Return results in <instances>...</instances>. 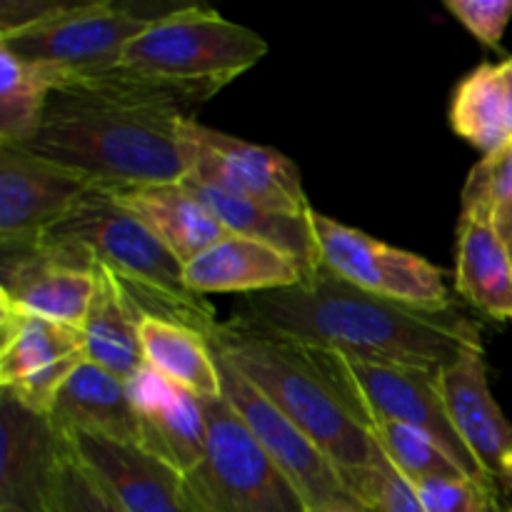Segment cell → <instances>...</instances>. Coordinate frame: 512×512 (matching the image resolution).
Returning a JSON list of instances; mask_svg holds the SVG:
<instances>
[{
  "label": "cell",
  "mask_w": 512,
  "mask_h": 512,
  "mask_svg": "<svg viewBox=\"0 0 512 512\" xmlns=\"http://www.w3.org/2000/svg\"><path fill=\"white\" fill-rule=\"evenodd\" d=\"M503 238H505V243H508V250H510V258H512V228L508 230V233H505V235H503Z\"/></svg>",
  "instance_id": "obj_37"
},
{
  "label": "cell",
  "mask_w": 512,
  "mask_h": 512,
  "mask_svg": "<svg viewBox=\"0 0 512 512\" xmlns=\"http://www.w3.org/2000/svg\"><path fill=\"white\" fill-rule=\"evenodd\" d=\"M95 293L83 323L88 363L130 380L145 365L140 348V320L145 318L130 300L120 280L105 265H93Z\"/></svg>",
  "instance_id": "obj_21"
},
{
  "label": "cell",
  "mask_w": 512,
  "mask_h": 512,
  "mask_svg": "<svg viewBox=\"0 0 512 512\" xmlns=\"http://www.w3.org/2000/svg\"><path fill=\"white\" fill-rule=\"evenodd\" d=\"M210 348L278 405L333 460L345 483L373 468L380 448L363 413L308 350L233 323H225Z\"/></svg>",
  "instance_id": "obj_3"
},
{
  "label": "cell",
  "mask_w": 512,
  "mask_h": 512,
  "mask_svg": "<svg viewBox=\"0 0 512 512\" xmlns=\"http://www.w3.org/2000/svg\"><path fill=\"white\" fill-rule=\"evenodd\" d=\"M450 125L460 138L485 155L510 143L508 100L498 65H478L460 80L450 103Z\"/></svg>",
  "instance_id": "obj_26"
},
{
  "label": "cell",
  "mask_w": 512,
  "mask_h": 512,
  "mask_svg": "<svg viewBox=\"0 0 512 512\" xmlns=\"http://www.w3.org/2000/svg\"><path fill=\"white\" fill-rule=\"evenodd\" d=\"M48 418L55 428H80L123 443H138V418L128 380L88 360L65 380Z\"/></svg>",
  "instance_id": "obj_22"
},
{
  "label": "cell",
  "mask_w": 512,
  "mask_h": 512,
  "mask_svg": "<svg viewBox=\"0 0 512 512\" xmlns=\"http://www.w3.org/2000/svg\"><path fill=\"white\" fill-rule=\"evenodd\" d=\"M463 213L488 218L505 235L512 228V140L485 155L465 180Z\"/></svg>",
  "instance_id": "obj_29"
},
{
  "label": "cell",
  "mask_w": 512,
  "mask_h": 512,
  "mask_svg": "<svg viewBox=\"0 0 512 512\" xmlns=\"http://www.w3.org/2000/svg\"><path fill=\"white\" fill-rule=\"evenodd\" d=\"M500 68V78H503V88H505V100H508V115H510V128H512V58L503 60L498 65Z\"/></svg>",
  "instance_id": "obj_36"
},
{
  "label": "cell",
  "mask_w": 512,
  "mask_h": 512,
  "mask_svg": "<svg viewBox=\"0 0 512 512\" xmlns=\"http://www.w3.org/2000/svg\"><path fill=\"white\" fill-rule=\"evenodd\" d=\"M183 153L188 175L208 188L290 215L313 213L293 160L268 145L185 120Z\"/></svg>",
  "instance_id": "obj_9"
},
{
  "label": "cell",
  "mask_w": 512,
  "mask_h": 512,
  "mask_svg": "<svg viewBox=\"0 0 512 512\" xmlns=\"http://www.w3.org/2000/svg\"><path fill=\"white\" fill-rule=\"evenodd\" d=\"M208 90L125 68L68 75L50 93L23 150L83 175L98 188L180 183L188 175L183 125Z\"/></svg>",
  "instance_id": "obj_1"
},
{
  "label": "cell",
  "mask_w": 512,
  "mask_h": 512,
  "mask_svg": "<svg viewBox=\"0 0 512 512\" xmlns=\"http://www.w3.org/2000/svg\"><path fill=\"white\" fill-rule=\"evenodd\" d=\"M183 280L195 295L268 293L303 283L305 273L290 255L258 240L230 238L200 253L183 268Z\"/></svg>",
  "instance_id": "obj_19"
},
{
  "label": "cell",
  "mask_w": 512,
  "mask_h": 512,
  "mask_svg": "<svg viewBox=\"0 0 512 512\" xmlns=\"http://www.w3.org/2000/svg\"><path fill=\"white\" fill-rule=\"evenodd\" d=\"M203 400L208 420L205 455L183 475L195 512H308L288 475L260 448L228 400Z\"/></svg>",
  "instance_id": "obj_6"
},
{
  "label": "cell",
  "mask_w": 512,
  "mask_h": 512,
  "mask_svg": "<svg viewBox=\"0 0 512 512\" xmlns=\"http://www.w3.org/2000/svg\"><path fill=\"white\" fill-rule=\"evenodd\" d=\"M228 323L308 350L435 373L470 350H483L480 330L453 308L423 310L395 303L325 268L293 288L243 295Z\"/></svg>",
  "instance_id": "obj_2"
},
{
  "label": "cell",
  "mask_w": 512,
  "mask_h": 512,
  "mask_svg": "<svg viewBox=\"0 0 512 512\" xmlns=\"http://www.w3.org/2000/svg\"><path fill=\"white\" fill-rule=\"evenodd\" d=\"M345 488L350 498L358 500L370 512H428L410 480L393 468L383 450L378 453L373 468L350 478Z\"/></svg>",
  "instance_id": "obj_31"
},
{
  "label": "cell",
  "mask_w": 512,
  "mask_h": 512,
  "mask_svg": "<svg viewBox=\"0 0 512 512\" xmlns=\"http://www.w3.org/2000/svg\"><path fill=\"white\" fill-rule=\"evenodd\" d=\"M218 358V355H215ZM223 398L238 413L260 448L275 460L280 470L298 488L308 508L350 498L345 480L333 460L278 408L270 403L255 385H250L238 370L218 358Z\"/></svg>",
  "instance_id": "obj_13"
},
{
  "label": "cell",
  "mask_w": 512,
  "mask_h": 512,
  "mask_svg": "<svg viewBox=\"0 0 512 512\" xmlns=\"http://www.w3.org/2000/svg\"><path fill=\"white\" fill-rule=\"evenodd\" d=\"M455 288L490 318L512 320V258L488 218L460 213Z\"/></svg>",
  "instance_id": "obj_23"
},
{
  "label": "cell",
  "mask_w": 512,
  "mask_h": 512,
  "mask_svg": "<svg viewBox=\"0 0 512 512\" xmlns=\"http://www.w3.org/2000/svg\"><path fill=\"white\" fill-rule=\"evenodd\" d=\"M0 512H48L58 433L48 415L0 390Z\"/></svg>",
  "instance_id": "obj_18"
},
{
  "label": "cell",
  "mask_w": 512,
  "mask_h": 512,
  "mask_svg": "<svg viewBox=\"0 0 512 512\" xmlns=\"http://www.w3.org/2000/svg\"><path fill=\"white\" fill-rule=\"evenodd\" d=\"M495 485L498 483H478L470 478H430L413 488L428 512H483Z\"/></svg>",
  "instance_id": "obj_32"
},
{
  "label": "cell",
  "mask_w": 512,
  "mask_h": 512,
  "mask_svg": "<svg viewBox=\"0 0 512 512\" xmlns=\"http://www.w3.org/2000/svg\"><path fill=\"white\" fill-rule=\"evenodd\" d=\"M445 8L488 48H500L512 20V0H445Z\"/></svg>",
  "instance_id": "obj_33"
},
{
  "label": "cell",
  "mask_w": 512,
  "mask_h": 512,
  "mask_svg": "<svg viewBox=\"0 0 512 512\" xmlns=\"http://www.w3.org/2000/svg\"><path fill=\"white\" fill-rule=\"evenodd\" d=\"M510 498H512V495H510Z\"/></svg>",
  "instance_id": "obj_38"
},
{
  "label": "cell",
  "mask_w": 512,
  "mask_h": 512,
  "mask_svg": "<svg viewBox=\"0 0 512 512\" xmlns=\"http://www.w3.org/2000/svg\"><path fill=\"white\" fill-rule=\"evenodd\" d=\"M310 223L318 243L320 268L335 278L413 308H453L443 270L435 268L430 260L375 240L373 235L343 225L318 210H313Z\"/></svg>",
  "instance_id": "obj_10"
},
{
  "label": "cell",
  "mask_w": 512,
  "mask_h": 512,
  "mask_svg": "<svg viewBox=\"0 0 512 512\" xmlns=\"http://www.w3.org/2000/svg\"><path fill=\"white\" fill-rule=\"evenodd\" d=\"M140 348L145 365L178 383L180 388L190 390L198 398L223 395L218 358L198 330L145 315L140 320Z\"/></svg>",
  "instance_id": "obj_25"
},
{
  "label": "cell",
  "mask_w": 512,
  "mask_h": 512,
  "mask_svg": "<svg viewBox=\"0 0 512 512\" xmlns=\"http://www.w3.org/2000/svg\"><path fill=\"white\" fill-rule=\"evenodd\" d=\"M368 428L385 458L413 485L430 478H468L463 468L423 430L395 420H370Z\"/></svg>",
  "instance_id": "obj_28"
},
{
  "label": "cell",
  "mask_w": 512,
  "mask_h": 512,
  "mask_svg": "<svg viewBox=\"0 0 512 512\" xmlns=\"http://www.w3.org/2000/svg\"><path fill=\"white\" fill-rule=\"evenodd\" d=\"M183 183L233 235L273 245L280 253L290 255L303 268L305 280L313 278L320 270L318 243H315L313 223H310V215L313 213H278V210L260 208V205L250 203V200L220 193V190L208 188V185L198 183L193 178H183Z\"/></svg>",
  "instance_id": "obj_24"
},
{
  "label": "cell",
  "mask_w": 512,
  "mask_h": 512,
  "mask_svg": "<svg viewBox=\"0 0 512 512\" xmlns=\"http://www.w3.org/2000/svg\"><path fill=\"white\" fill-rule=\"evenodd\" d=\"M438 388L450 423L475 463L512 495V425L490 393L483 350H470L438 370Z\"/></svg>",
  "instance_id": "obj_16"
},
{
  "label": "cell",
  "mask_w": 512,
  "mask_h": 512,
  "mask_svg": "<svg viewBox=\"0 0 512 512\" xmlns=\"http://www.w3.org/2000/svg\"><path fill=\"white\" fill-rule=\"evenodd\" d=\"M83 330L0 300V388L50 415L65 380L85 363Z\"/></svg>",
  "instance_id": "obj_11"
},
{
  "label": "cell",
  "mask_w": 512,
  "mask_h": 512,
  "mask_svg": "<svg viewBox=\"0 0 512 512\" xmlns=\"http://www.w3.org/2000/svg\"><path fill=\"white\" fill-rule=\"evenodd\" d=\"M95 188L83 175L0 145V245H30Z\"/></svg>",
  "instance_id": "obj_15"
},
{
  "label": "cell",
  "mask_w": 512,
  "mask_h": 512,
  "mask_svg": "<svg viewBox=\"0 0 512 512\" xmlns=\"http://www.w3.org/2000/svg\"><path fill=\"white\" fill-rule=\"evenodd\" d=\"M55 433L125 512H195L183 475L138 443L80 428H55Z\"/></svg>",
  "instance_id": "obj_14"
},
{
  "label": "cell",
  "mask_w": 512,
  "mask_h": 512,
  "mask_svg": "<svg viewBox=\"0 0 512 512\" xmlns=\"http://www.w3.org/2000/svg\"><path fill=\"white\" fill-rule=\"evenodd\" d=\"M125 210L143 220L175 258L185 265L198 258L220 240L230 238V230L195 198L188 185L155 183L133 188H105Z\"/></svg>",
  "instance_id": "obj_20"
},
{
  "label": "cell",
  "mask_w": 512,
  "mask_h": 512,
  "mask_svg": "<svg viewBox=\"0 0 512 512\" xmlns=\"http://www.w3.org/2000/svg\"><path fill=\"white\" fill-rule=\"evenodd\" d=\"M38 240L85 250L120 280L143 315L198 330L208 343L225 330L205 295L188 290L183 263L105 188H90Z\"/></svg>",
  "instance_id": "obj_4"
},
{
  "label": "cell",
  "mask_w": 512,
  "mask_h": 512,
  "mask_svg": "<svg viewBox=\"0 0 512 512\" xmlns=\"http://www.w3.org/2000/svg\"><path fill=\"white\" fill-rule=\"evenodd\" d=\"M155 15L135 5L110 3H50L38 18L0 30V48L25 63L68 75L105 73L120 65L130 40L138 38Z\"/></svg>",
  "instance_id": "obj_7"
},
{
  "label": "cell",
  "mask_w": 512,
  "mask_h": 512,
  "mask_svg": "<svg viewBox=\"0 0 512 512\" xmlns=\"http://www.w3.org/2000/svg\"><path fill=\"white\" fill-rule=\"evenodd\" d=\"M95 260L85 250L35 240L3 245L0 300L83 330L95 293Z\"/></svg>",
  "instance_id": "obj_12"
},
{
  "label": "cell",
  "mask_w": 512,
  "mask_h": 512,
  "mask_svg": "<svg viewBox=\"0 0 512 512\" xmlns=\"http://www.w3.org/2000/svg\"><path fill=\"white\" fill-rule=\"evenodd\" d=\"M48 512H125L58 438V463L50 480Z\"/></svg>",
  "instance_id": "obj_30"
},
{
  "label": "cell",
  "mask_w": 512,
  "mask_h": 512,
  "mask_svg": "<svg viewBox=\"0 0 512 512\" xmlns=\"http://www.w3.org/2000/svg\"><path fill=\"white\" fill-rule=\"evenodd\" d=\"M268 55L255 30L203 5H178L130 40L120 68L218 95Z\"/></svg>",
  "instance_id": "obj_5"
},
{
  "label": "cell",
  "mask_w": 512,
  "mask_h": 512,
  "mask_svg": "<svg viewBox=\"0 0 512 512\" xmlns=\"http://www.w3.org/2000/svg\"><path fill=\"white\" fill-rule=\"evenodd\" d=\"M510 500H512V498H510Z\"/></svg>",
  "instance_id": "obj_39"
},
{
  "label": "cell",
  "mask_w": 512,
  "mask_h": 512,
  "mask_svg": "<svg viewBox=\"0 0 512 512\" xmlns=\"http://www.w3.org/2000/svg\"><path fill=\"white\" fill-rule=\"evenodd\" d=\"M483 512H512L510 495L505 493L500 485H495V488L488 493V500H485V510Z\"/></svg>",
  "instance_id": "obj_35"
},
{
  "label": "cell",
  "mask_w": 512,
  "mask_h": 512,
  "mask_svg": "<svg viewBox=\"0 0 512 512\" xmlns=\"http://www.w3.org/2000/svg\"><path fill=\"white\" fill-rule=\"evenodd\" d=\"M128 388L138 418L140 448L168 463L180 475L198 468L208 443L203 400L150 365H143L128 380Z\"/></svg>",
  "instance_id": "obj_17"
},
{
  "label": "cell",
  "mask_w": 512,
  "mask_h": 512,
  "mask_svg": "<svg viewBox=\"0 0 512 512\" xmlns=\"http://www.w3.org/2000/svg\"><path fill=\"white\" fill-rule=\"evenodd\" d=\"M308 512H370L368 508L358 503L353 498H340V500H330V503L315 505V508H308Z\"/></svg>",
  "instance_id": "obj_34"
},
{
  "label": "cell",
  "mask_w": 512,
  "mask_h": 512,
  "mask_svg": "<svg viewBox=\"0 0 512 512\" xmlns=\"http://www.w3.org/2000/svg\"><path fill=\"white\" fill-rule=\"evenodd\" d=\"M308 350V348H305ZM315 363L355 400L365 423L395 420L428 433L468 478L478 483H495L483 473L470 450L455 433L445 400L438 388V373L425 368L393 363H368L325 350H308Z\"/></svg>",
  "instance_id": "obj_8"
},
{
  "label": "cell",
  "mask_w": 512,
  "mask_h": 512,
  "mask_svg": "<svg viewBox=\"0 0 512 512\" xmlns=\"http://www.w3.org/2000/svg\"><path fill=\"white\" fill-rule=\"evenodd\" d=\"M60 80L55 70L25 63L0 48V145L25 148L33 140Z\"/></svg>",
  "instance_id": "obj_27"
}]
</instances>
